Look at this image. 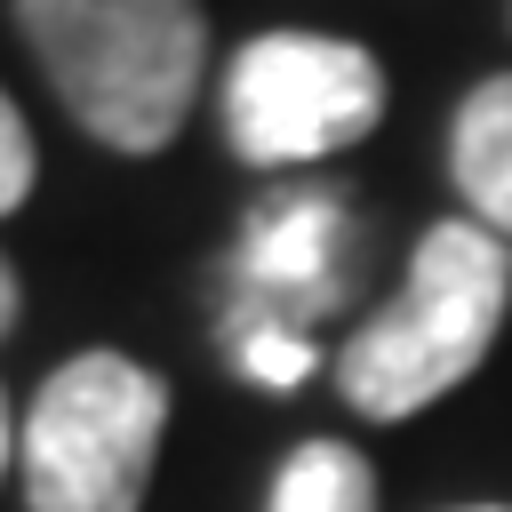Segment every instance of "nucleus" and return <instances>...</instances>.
<instances>
[{"label": "nucleus", "mask_w": 512, "mask_h": 512, "mask_svg": "<svg viewBox=\"0 0 512 512\" xmlns=\"http://www.w3.org/2000/svg\"><path fill=\"white\" fill-rule=\"evenodd\" d=\"M8 432H16V424H8V392H0V472H8Z\"/></svg>", "instance_id": "obj_11"}, {"label": "nucleus", "mask_w": 512, "mask_h": 512, "mask_svg": "<svg viewBox=\"0 0 512 512\" xmlns=\"http://www.w3.org/2000/svg\"><path fill=\"white\" fill-rule=\"evenodd\" d=\"M16 328V272H8V256H0V336Z\"/></svg>", "instance_id": "obj_10"}, {"label": "nucleus", "mask_w": 512, "mask_h": 512, "mask_svg": "<svg viewBox=\"0 0 512 512\" xmlns=\"http://www.w3.org/2000/svg\"><path fill=\"white\" fill-rule=\"evenodd\" d=\"M344 304V208L328 192H272L240 232L232 328H296ZM224 328V336H232Z\"/></svg>", "instance_id": "obj_5"}, {"label": "nucleus", "mask_w": 512, "mask_h": 512, "mask_svg": "<svg viewBox=\"0 0 512 512\" xmlns=\"http://www.w3.org/2000/svg\"><path fill=\"white\" fill-rule=\"evenodd\" d=\"M16 32L64 112L112 152H160L200 96V0H16Z\"/></svg>", "instance_id": "obj_2"}, {"label": "nucleus", "mask_w": 512, "mask_h": 512, "mask_svg": "<svg viewBox=\"0 0 512 512\" xmlns=\"http://www.w3.org/2000/svg\"><path fill=\"white\" fill-rule=\"evenodd\" d=\"M384 120V64L328 32H264L224 72V136L256 168H296L360 144Z\"/></svg>", "instance_id": "obj_4"}, {"label": "nucleus", "mask_w": 512, "mask_h": 512, "mask_svg": "<svg viewBox=\"0 0 512 512\" xmlns=\"http://www.w3.org/2000/svg\"><path fill=\"white\" fill-rule=\"evenodd\" d=\"M448 176L472 200V224H488L496 240H512V72L480 80L456 104L448 128Z\"/></svg>", "instance_id": "obj_6"}, {"label": "nucleus", "mask_w": 512, "mask_h": 512, "mask_svg": "<svg viewBox=\"0 0 512 512\" xmlns=\"http://www.w3.org/2000/svg\"><path fill=\"white\" fill-rule=\"evenodd\" d=\"M264 512H376V472H368V456L344 448V440H304V448L280 464Z\"/></svg>", "instance_id": "obj_7"}, {"label": "nucleus", "mask_w": 512, "mask_h": 512, "mask_svg": "<svg viewBox=\"0 0 512 512\" xmlns=\"http://www.w3.org/2000/svg\"><path fill=\"white\" fill-rule=\"evenodd\" d=\"M472 512H512V504H472Z\"/></svg>", "instance_id": "obj_12"}, {"label": "nucleus", "mask_w": 512, "mask_h": 512, "mask_svg": "<svg viewBox=\"0 0 512 512\" xmlns=\"http://www.w3.org/2000/svg\"><path fill=\"white\" fill-rule=\"evenodd\" d=\"M504 304H512V248L472 216L432 224L408 256L400 296L376 320H360L352 344L336 352V392L376 424L432 408L488 360Z\"/></svg>", "instance_id": "obj_1"}, {"label": "nucleus", "mask_w": 512, "mask_h": 512, "mask_svg": "<svg viewBox=\"0 0 512 512\" xmlns=\"http://www.w3.org/2000/svg\"><path fill=\"white\" fill-rule=\"evenodd\" d=\"M168 384L144 360L80 352L24 416V504L32 512H144Z\"/></svg>", "instance_id": "obj_3"}, {"label": "nucleus", "mask_w": 512, "mask_h": 512, "mask_svg": "<svg viewBox=\"0 0 512 512\" xmlns=\"http://www.w3.org/2000/svg\"><path fill=\"white\" fill-rule=\"evenodd\" d=\"M32 128H24V112L0 96V216L8 208H24V192H32Z\"/></svg>", "instance_id": "obj_9"}, {"label": "nucleus", "mask_w": 512, "mask_h": 512, "mask_svg": "<svg viewBox=\"0 0 512 512\" xmlns=\"http://www.w3.org/2000/svg\"><path fill=\"white\" fill-rule=\"evenodd\" d=\"M224 344H232V368L256 376V384H272V392H288V384L312 376V336H296V328H232Z\"/></svg>", "instance_id": "obj_8"}]
</instances>
